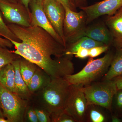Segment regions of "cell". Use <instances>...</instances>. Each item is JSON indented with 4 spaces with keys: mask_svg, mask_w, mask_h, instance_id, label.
Instances as JSON below:
<instances>
[{
    "mask_svg": "<svg viewBox=\"0 0 122 122\" xmlns=\"http://www.w3.org/2000/svg\"><path fill=\"white\" fill-rule=\"evenodd\" d=\"M20 42L10 40L16 50L13 53L35 63L51 78L73 74L71 58L65 55L66 48L44 29L38 26L8 25Z\"/></svg>",
    "mask_w": 122,
    "mask_h": 122,
    "instance_id": "1",
    "label": "cell"
},
{
    "mask_svg": "<svg viewBox=\"0 0 122 122\" xmlns=\"http://www.w3.org/2000/svg\"><path fill=\"white\" fill-rule=\"evenodd\" d=\"M71 85L64 77L52 78L49 85L35 93V105L50 114L52 119L64 111Z\"/></svg>",
    "mask_w": 122,
    "mask_h": 122,
    "instance_id": "2",
    "label": "cell"
},
{
    "mask_svg": "<svg viewBox=\"0 0 122 122\" xmlns=\"http://www.w3.org/2000/svg\"><path fill=\"white\" fill-rule=\"evenodd\" d=\"M114 55L109 52L101 58L94 59L90 57L86 65L78 73L64 77L70 85L84 86L97 81L108 71Z\"/></svg>",
    "mask_w": 122,
    "mask_h": 122,
    "instance_id": "3",
    "label": "cell"
},
{
    "mask_svg": "<svg viewBox=\"0 0 122 122\" xmlns=\"http://www.w3.org/2000/svg\"><path fill=\"white\" fill-rule=\"evenodd\" d=\"M88 105H97L111 112L117 89L113 79L96 81L82 87Z\"/></svg>",
    "mask_w": 122,
    "mask_h": 122,
    "instance_id": "4",
    "label": "cell"
},
{
    "mask_svg": "<svg viewBox=\"0 0 122 122\" xmlns=\"http://www.w3.org/2000/svg\"><path fill=\"white\" fill-rule=\"evenodd\" d=\"M29 102L0 84V107L9 122H24Z\"/></svg>",
    "mask_w": 122,
    "mask_h": 122,
    "instance_id": "5",
    "label": "cell"
},
{
    "mask_svg": "<svg viewBox=\"0 0 122 122\" xmlns=\"http://www.w3.org/2000/svg\"><path fill=\"white\" fill-rule=\"evenodd\" d=\"M65 16L63 33L66 44L74 42L84 36L87 27L86 16L83 11L77 12L69 7H65Z\"/></svg>",
    "mask_w": 122,
    "mask_h": 122,
    "instance_id": "6",
    "label": "cell"
},
{
    "mask_svg": "<svg viewBox=\"0 0 122 122\" xmlns=\"http://www.w3.org/2000/svg\"><path fill=\"white\" fill-rule=\"evenodd\" d=\"M83 86L81 85H71L64 107V111L73 118L76 122L86 121L88 104L82 89Z\"/></svg>",
    "mask_w": 122,
    "mask_h": 122,
    "instance_id": "7",
    "label": "cell"
},
{
    "mask_svg": "<svg viewBox=\"0 0 122 122\" xmlns=\"http://www.w3.org/2000/svg\"><path fill=\"white\" fill-rule=\"evenodd\" d=\"M0 11L11 24L24 26L31 25L30 14L22 4L0 0Z\"/></svg>",
    "mask_w": 122,
    "mask_h": 122,
    "instance_id": "8",
    "label": "cell"
},
{
    "mask_svg": "<svg viewBox=\"0 0 122 122\" xmlns=\"http://www.w3.org/2000/svg\"><path fill=\"white\" fill-rule=\"evenodd\" d=\"M42 5L44 12L50 24L67 46L63 30L65 16L64 7L57 0H44Z\"/></svg>",
    "mask_w": 122,
    "mask_h": 122,
    "instance_id": "9",
    "label": "cell"
},
{
    "mask_svg": "<svg viewBox=\"0 0 122 122\" xmlns=\"http://www.w3.org/2000/svg\"><path fill=\"white\" fill-rule=\"evenodd\" d=\"M30 11V25L38 26L49 33L57 41L66 48V46L63 40L57 33L46 15L42 2L37 0H30L29 3Z\"/></svg>",
    "mask_w": 122,
    "mask_h": 122,
    "instance_id": "10",
    "label": "cell"
},
{
    "mask_svg": "<svg viewBox=\"0 0 122 122\" xmlns=\"http://www.w3.org/2000/svg\"><path fill=\"white\" fill-rule=\"evenodd\" d=\"M122 7V0H104L79 8L86 14L87 25L101 16L114 15Z\"/></svg>",
    "mask_w": 122,
    "mask_h": 122,
    "instance_id": "11",
    "label": "cell"
},
{
    "mask_svg": "<svg viewBox=\"0 0 122 122\" xmlns=\"http://www.w3.org/2000/svg\"><path fill=\"white\" fill-rule=\"evenodd\" d=\"M105 24L109 29L116 49L122 48V7L114 15L108 16Z\"/></svg>",
    "mask_w": 122,
    "mask_h": 122,
    "instance_id": "12",
    "label": "cell"
},
{
    "mask_svg": "<svg viewBox=\"0 0 122 122\" xmlns=\"http://www.w3.org/2000/svg\"><path fill=\"white\" fill-rule=\"evenodd\" d=\"M85 36L110 46L113 44L110 30L104 22H98L87 26L84 33Z\"/></svg>",
    "mask_w": 122,
    "mask_h": 122,
    "instance_id": "13",
    "label": "cell"
},
{
    "mask_svg": "<svg viewBox=\"0 0 122 122\" xmlns=\"http://www.w3.org/2000/svg\"><path fill=\"white\" fill-rule=\"evenodd\" d=\"M51 79L48 74L38 66L28 85L29 90L32 95L37 93L46 87Z\"/></svg>",
    "mask_w": 122,
    "mask_h": 122,
    "instance_id": "14",
    "label": "cell"
},
{
    "mask_svg": "<svg viewBox=\"0 0 122 122\" xmlns=\"http://www.w3.org/2000/svg\"><path fill=\"white\" fill-rule=\"evenodd\" d=\"M20 58L12 62L15 70V86L16 94L21 97L29 100L32 94L29 90L28 86L22 79L20 70Z\"/></svg>",
    "mask_w": 122,
    "mask_h": 122,
    "instance_id": "15",
    "label": "cell"
},
{
    "mask_svg": "<svg viewBox=\"0 0 122 122\" xmlns=\"http://www.w3.org/2000/svg\"><path fill=\"white\" fill-rule=\"evenodd\" d=\"M68 44L66 46L65 55L71 57L79 48L89 50L96 46L105 45L86 36L82 37L74 42Z\"/></svg>",
    "mask_w": 122,
    "mask_h": 122,
    "instance_id": "16",
    "label": "cell"
},
{
    "mask_svg": "<svg viewBox=\"0 0 122 122\" xmlns=\"http://www.w3.org/2000/svg\"><path fill=\"white\" fill-rule=\"evenodd\" d=\"M15 73L11 63L0 69V84L11 92L16 93L15 86Z\"/></svg>",
    "mask_w": 122,
    "mask_h": 122,
    "instance_id": "17",
    "label": "cell"
},
{
    "mask_svg": "<svg viewBox=\"0 0 122 122\" xmlns=\"http://www.w3.org/2000/svg\"><path fill=\"white\" fill-rule=\"evenodd\" d=\"M116 49L110 68L102 80H112L116 77L122 76V48Z\"/></svg>",
    "mask_w": 122,
    "mask_h": 122,
    "instance_id": "18",
    "label": "cell"
},
{
    "mask_svg": "<svg viewBox=\"0 0 122 122\" xmlns=\"http://www.w3.org/2000/svg\"><path fill=\"white\" fill-rule=\"evenodd\" d=\"M38 66L35 63L22 57L20 58L21 75L28 86Z\"/></svg>",
    "mask_w": 122,
    "mask_h": 122,
    "instance_id": "19",
    "label": "cell"
},
{
    "mask_svg": "<svg viewBox=\"0 0 122 122\" xmlns=\"http://www.w3.org/2000/svg\"><path fill=\"white\" fill-rule=\"evenodd\" d=\"M97 105H88L86 109V121L90 122H106L105 114Z\"/></svg>",
    "mask_w": 122,
    "mask_h": 122,
    "instance_id": "20",
    "label": "cell"
},
{
    "mask_svg": "<svg viewBox=\"0 0 122 122\" xmlns=\"http://www.w3.org/2000/svg\"><path fill=\"white\" fill-rule=\"evenodd\" d=\"M20 58V56L14 53L13 51L0 46V69Z\"/></svg>",
    "mask_w": 122,
    "mask_h": 122,
    "instance_id": "21",
    "label": "cell"
},
{
    "mask_svg": "<svg viewBox=\"0 0 122 122\" xmlns=\"http://www.w3.org/2000/svg\"><path fill=\"white\" fill-rule=\"evenodd\" d=\"M0 36L5 38L12 40L15 41L20 42V41L17 38L14 34L10 30L8 25L5 24L1 16L0 12Z\"/></svg>",
    "mask_w": 122,
    "mask_h": 122,
    "instance_id": "22",
    "label": "cell"
},
{
    "mask_svg": "<svg viewBox=\"0 0 122 122\" xmlns=\"http://www.w3.org/2000/svg\"><path fill=\"white\" fill-rule=\"evenodd\" d=\"M39 122H50L51 121L50 114L45 109L35 105L33 106Z\"/></svg>",
    "mask_w": 122,
    "mask_h": 122,
    "instance_id": "23",
    "label": "cell"
},
{
    "mask_svg": "<svg viewBox=\"0 0 122 122\" xmlns=\"http://www.w3.org/2000/svg\"><path fill=\"white\" fill-rule=\"evenodd\" d=\"M113 107L117 113L122 115V89L117 90L114 95L112 103Z\"/></svg>",
    "mask_w": 122,
    "mask_h": 122,
    "instance_id": "24",
    "label": "cell"
},
{
    "mask_svg": "<svg viewBox=\"0 0 122 122\" xmlns=\"http://www.w3.org/2000/svg\"><path fill=\"white\" fill-rule=\"evenodd\" d=\"M110 46L105 45L91 48L89 50V57L93 58L98 56L103 53L107 51Z\"/></svg>",
    "mask_w": 122,
    "mask_h": 122,
    "instance_id": "25",
    "label": "cell"
},
{
    "mask_svg": "<svg viewBox=\"0 0 122 122\" xmlns=\"http://www.w3.org/2000/svg\"><path fill=\"white\" fill-rule=\"evenodd\" d=\"M25 119L26 122H39L33 106H31L29 105L27 107L25 114Z\"/></svg>",
    "mask_w": 122,
    "mask_h": 122,
    "instance_id": "26",
    "label": "cell"
},
{
    "mask_svg": "<svg viewBox=\"0 0 122 122\" xmlns=\"http://www.w3.org/2000/svg\"><path fill=\"white\" fill-rule=\"evenodd\" d=\"M52 122H76L72 117L65 111L52 119Z\"/></svg>",
    "mask_w": 122,
    "mask_h": 122,
    "instance_id": "27",
    "label": "cell"
},
{
    "mask_svg": "<svg viewBox=\"0 0 122 122\" xmlns=\"http://www.w3.org/2000/svg\"><path fill=\"white\" fill-rule=\"evenodd\" d=\"M73 55L76 57L81 59H85L89 57V50L83 48H80L74 53Z\"/></svg>",
    "mask_w": 122,
    "mask_h": 122,
    "instance_id": "28",
    "label": "cell"
},
{
    "mask_svg": "<svg viewBox=\"0 0 122 122\" xmlns=\"http://www.w3.org/2000/svg\"><path fill=\"white\" fill-rule=\"evenodd\" d=\"M0 46L4 48H12L14 45L9 40L2 38L0 36Z\"/></svg>",
    "mask_w": 122,
    "mask_h": 122,
    "instance_id": "29",
    "label": "cell"
},
{
    "mask_svg": "<svg viewBox=\"0 0 122 122\" xmlns=\"http://www.w3.org/2000/svg\"><path fill=\"white\" fill-rule=\"evenodd\" d=\"M113 79L115 82L117 90L122 89V76L116 77Z\"/></svg>",
    "mask_w": 122,
    "mask_h": 122,
    "instance_id": "30",
    "label": "cell"
},
{
    "mask_svg": "<svg viewBox=\"0 0 122 122\" xmlns=\"http://www.w3.org/2000/svg\"><path fill=\"white\" fill-rule=\"evenodd\" d=\"M57 1L61 3L62 5H63V7H68L70 8L72 10H73V8L71 6V4L70 2V0H57Z\"/></svg>",
    "mask_w": 122,
    "mask_h": 122,
    "instance_id": "31",
    "label": "cell"
},
{
    "mask_svg": "<svg viewBox=\"0 0 122 122\" xmlns=\"http://www.w3.org/2000/svg\"><path fill=\"white\" fill-rule=\"evenodd\" d=\"M86 0H75L76 7L80 8L86 6Z\"/></svg>",
    "mask_w": 122,
    "mask_h": 122,
    "instance_id": "32",
    "label": "cell"
},
{
    "mask_svg": "<svg viewBox=\"0 0 122 122\" xmlns=\"http://www.w3.org/2000/svg\"><path fill=\"white\" fill-rule=\"evenodd\" d=\"M20 0L21 2V4L25 6L30 14V10H29V3L30 0Z\"/></svg>",
    "mask_w": 122,
    "mask_h": 122,
    "instance_id": "33",
    "label": "cell"
},
{
    "mask_svg": "<svg viewBox=\"0 0 122 122\" xmlns=\"http://www.w3.org/2000/svg\"><path fill=\"white\" fill-rule=\"evenodd\" d=\"M112 122H120L122 120L118 117V116L113 115L112 116Z\"/></svg>",
    "mask_w": 122,
    "mask_h": 122,
    "instance_id": "34",
    "label": "cell"
},
{
    "mask_svg": "<svg viewBox=\"0 0 122 122\" xmlns=\"http://www.w3.org/2000/svg\"><path fill=\"white\" fill-rule=\"evenodd\" d=\"M70 1L73 9L74 10V9L76 7V4H75V0H70Z\"/></svg>",
    "mask_w": 122,
    "mask_h": 122,
    "instance_id": "35",
    "label": "cell"
},
{
    "mask_svg": "<svg viewBox=\"0 0 122 122\" xmlns=\"http://www.w3.org/2000/svg\"><path fill=\"white\" fill-rule=\"evenodd\" d=\"M0 122H9V121L5 118L0 117Z\"/></svg>",
    "mask_w": 122,
    "mask_h": 122,
    "instance_id": "36",
    "label": "cell"
},
{
    "mask_svg": "<svg viewBox=\"0 0 122 122\" xmlns=\"http://www.w3.org/2000/svg\"><path fill=\"white\" fill-rule=\"evenodd\" d=\"M0 117H1L5 118L4 116V115H3V113H2V110H1L0 107Z\"/></svg>",
    "mask_w": 122,
    "mask_h": 122,
    "instance_id": "37",
    "label": "cell"
},
{
    "mask_svg": "<svg viewBox=\"0 0 122 122\" xmlns=\"http://www.w3.org/2000/svg\"><path fill=\"white\" fill-rule=\"evenodd\" d=\"M8 0L9 1H11V2H14V3H17V1L16 0Z\"/></svg>",
    "mask_w": 122,
    "mask_h": 122,
    "instance_id": "38",
    "label": "cell"
},
{
    "mask_svg": "<svg viewBox=\"0 0 122 122\" xmlns=\"http://www.w3.org/2000/svg\"><path fill=\"white\" fill-rule=\"evenodd\" d=\"M37 0L38 1H41V2H42L44 0Z\"/></svg>",
    "mask_w": 122,
    "mask_h": 122,
    "instance_id": "39",
    "label": "cell"
},
{
    "mask_svg": "<svg viewBox=\"0 0 122 122\" xmlns=\"http://www.w3.org/2000/svg\"></svg>",
    "mask_w": 122,
    "mask_h": 122,
    "instance_id": "40",
    "label": "cell"
}]
</instances>
